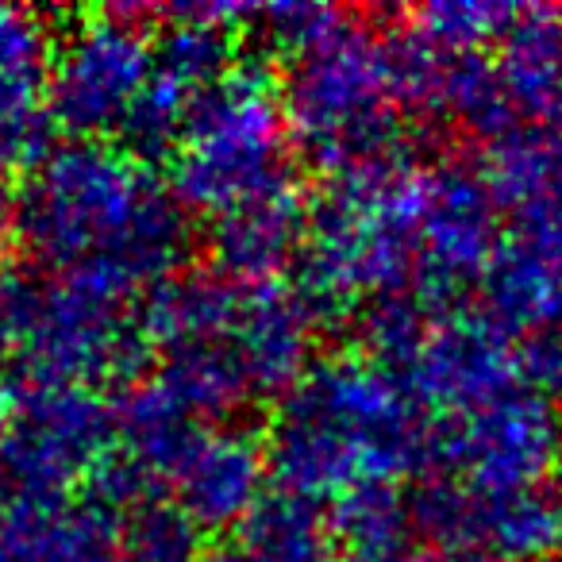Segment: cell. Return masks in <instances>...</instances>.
I'll list each match as a JSON object with an SVG mask.
<instances>
[{
    "label": "cell",
    "instance_id": "obj_24",
    "mask_svg": "<svg viewBox=\"0 0 562 562\" xmlns=\"http://www.w3.org/2000/svg\"><path fill=\"white\" fill-rule=\"evenodd\" d=\"M543 139H551L554 147H562V93L554 97L551 104H547L543 112H539V127H536Z\"/></svg>",
    "mask_w": 562,
    "mask_h": 562
},
{
    "label": "cell",
    "instance_id": "obj_10",
    "mask_svg": "<svg viewBox=\"0 0 562 562\" xmlns=\"http://www.w3.org/2000/svg\"><path fill=\"white\" fill-rule=\"evenodd\" d=\"M562 462V413L551 397L513 390L493 405L447 420L436 439V470L477 493L547 485Z\"/></svg>",
    "mask_w": 562,
    "mask_h": 562
},
{
    "label": "cell",
    "instance_id": "obj_7",
    "mask_svg": "<svg viewBox=\"0 0 562 562\" xmlns=\"http://www.w3.org/2000/svg\"><path fill=\"white\" fill-rule=\"evenodd\" d=\"M0 467L12 497L66 501L78 482H93L120 447L116 405L81 385H16Z\"/></svg>",
    "mask_w": 562,
    "mask_h": 562
},
{
    "label": "cell",
    "instance_id": "obj_22",
    "mask_svg": "<svg viewBox=\"0 0 562 562\" xmlns=\"http://www.w3.org/2000/svg\"><path fill=\"white\" fill-rule=\"evenodd\" d=\"M520 9L513 4H485V0H443V4H424L408 16V32L424 43L454 55H482V47L501 43L508 27L516 24Z\"/></svg>",
    "mask_w": 562,
    "mask_h": 562
},
{
    "label": "cell",
    "instance_id": "obj_17",
    "mask_svg": "<svg viewBox=\"0 0 562 562\" xmlns=\"http://www.w3.org/2000/svg\"><path fill=\"white\" fill-rule=\"evenodd\" d=\"M482 313L508 339L536 336L562 324V262L513 243L501 247L482 278Z\"/></svg>",
    "mask_w": 562,
    "mask_h": 562
},
{
    "label": "cell",
    "instance_id": "obj_5",
    "mask_svg": "<svg viewBox=\"0 0 562 562\" xmlns=\"http://www.w3.org/2000/svg\"><path fill=\"white\" fill-rule=\"evenodd\" d=\"M293 127L281 86L258 66L235 63L189 112L173 150L170 189L186 212L220 220L285 186Z\"/></svg>",
    "mask_w": 562,
    "mask_h": 562
},
{
    "label": "cell",
    "instance_id": "obj_12",
    "mask_svg": "<svg viewBox=\"0 0 562 562\" xmlns=\"http://www.w3.org/2000/svg\"><path fill=\"white\" fill-rule=\"evenodd\" d=\"M397 378L428 413L447 420H462L520 390L513 339L482 308H436Z\"/></svg>",
    "mask_w": 562,
    "mask_h": 562
},
{
    "label": "cell",
    "instance_id": "obj_21",
    "mask_svg": "<svg viewBox=\"0 0 562 562\" xmlns=\"http://www.w3.org/2000/svg\"><path fill=\"white\" fill-rule=\"evenodd\" d=\"M204 531L166 493L120 513V543L132 562H204Z\"/></svg>",
    "mask_w": 562,
    "mask_h": 562
},
{
    "label": "cell",
    "instance_id": "obj_4",
    "mask_svg": "<svg viewBox=\"0 0 562 562\" xmlns=\"http://www.w3.org/2000/svg\"><path fill=\"white\" fill-rule=\"evenodd\" d=\"M281 97L293 143L328 178L408 155L393 40L347 12L331 32L290 55Z\"/></svg>",
    "mask_w": 562,
    "mask_h": 562
},
{
    "label": "cell",
    "instance_id": "obj_3",
    "mask_svg": "<svg viewBox=\"0 0 562 562\" xmlns=\"http://www.w3.org/2000/svg\"><path fill=\"white\" fill-rule=\"evenodd\" d=\"M424 178V166L397 155L328 181L297 258V290L316 316L344 321L378 301L420 297Z\"/></svg>",
    "mask_w": 562,
    "mask_h": 562
},
{
    "label": "cell",
    "instance_id": "obj_9",
    "mask_svg": "<svg viewBox=\"0 0 562 562\" xmlns=\"http://www.w3.org/2000/svg\"><path fill=\"white\" fill-rule=\"evenodd\" d=\"M413 531L436 551H482L497 562L562 559V490L477 493L454 477H428L413 501Z\"/></svg>",
    "mask_w": 562,
    "mask_h": 562
},
{
    "label": "cell",
    "instance_id": "obj_26",
    "mask_svg": "<svg viewBox=\"0 0 562 562\" xmlns=\"http://www.w3.org/2000/svg\"><path fill=\"white\" fill-rule=\"evenodd\" d=\"M204 562H209V559H204Z\"/></svg>",
    "mask_w": 562,
    "mask_h": 562
},
{
    "label": "cell",
    "instance_id": "obj_1",
    "mask_svg": "<svg viewBox=\"0 0 562 562\" xmlns=\"http://www.w3.org/2000/svg\"><path fill=\"white\" fill-rule=\"evenodd\" d=\"M12 232L50 278H89L124 297L155 290L189 247L173 189L147 158L101 139H74L32 166Z\"/></svg>",
    "mask_w": 562,
    "mask_h": 562
},
{
    "label": "cell",
    "instance_id": "obj_6",
    "mask_svg": "<svg viewBox=\"0 0 562 562\" xmlns=\"http://www.w3.org/2000/svg\"><path fill=\"white\" fill-rule=\"evenodd\" d=\"M135 297L89 278H27L20 351L12 367L20 385H81L93 390L109 378H132L147 355Z\"/></svg>",
    "mask_w": 562,
    "mask_h": 562
},
{
    "label": "cell",
    "instance_id": "obj_13",
    "mask_svg": "<svg viewBox=\"0 0 562 562\" xmlns=\"http://www.w3.org/2000/svg\"><path fill=\"white\" fill-rule=\"evenodd\" d=\"M501 250V209L485 173L462 162L431 166L420 209V301L451 308L470 281H482Z\"/></svg>",
    "mask_w": 562,
    "mask_h": 562
},
{
    "label": "cell",
    "instance_id": "obj_16",
    "mask_svg": "<svg viewBox=\"0 0 562 562\" xmlns=\"http://www.w3.org/2000/svg\"><path fill=\"white\" fill-rule=\"evenodd\" d=\"M308 209L293 181L239 204L212 224V270L235 281H278L308 239Z\"/></svg>",
    "mask_w": 562,
    "mask_h": 562
},
{
    "label": "cell",
    "instance_id": "obj_8",
    "mask_svg": "<svg viewBox=\"0 0 562 562\" xmlns=\"http://www.w3.org/2000/svg\"><path fill=\"white\" fill-rule=\"evenodd\" d=\"M143 20L147 9H112L66 32L50 58V124L74 139H97L124 127L155 74V40Z\"/></svg>",
    "mask_w": 562,
    "mask_h": 562
},
{
    "label": "cell",
    "instance_id": "obj_25",
    "mask_svg": "<svg viewBox=\"0 0 562 562\" xmlns=\"http://www.w3.org/2000/svg\"><path fill=\"white\" fill-rule=\"evenodd\" d=\"M9 416H12L9 397H0V447H4V436H9Z\"/></svg>",
    "mask_w": 562,
    "mask_h": 562
},
{
    "label": "cell",
    "instance_id": "obj_19",
    "mask_svg": "<svg viewBox=\"0 0 562 562\" xmlns=\"http://www.w3.org/2000/svg\"><path fill=\"white\" fill-rule=\"evenodd\" d=\"M493 63L520 120H539L562 93V9H520Z\"/></svg>",
    "mask_w": 562,
    "mask_h": 562
},
{
    "label": "cell",
    "instance_id": "obj_15",
    "mask_svg": "<svg viewBox=\"0 0 562 562\" xmlns=\"http://www.w3.org/2000/svg\"><path fill=\"white\" fill-rule=\"evenodd\" d=\"M482 173L513 220L516 243L562 262V147L520 127L493 143Z\"/></svg>",
    "mask_w": 562,
    "mask_h": 562
},
{
    "label": "cell",
    "instance_id": "obj_23",
    "mask_svg": "<svg viewBox=\"0 0 562 562\" xmlns=\"http://www.w3.org/2000/svg\"><path fill=\"white\" fill-rule=\"evenodd\" d=\"M347 562H497L482 551H420V554H405L401 551H378V554H347Z\"/></svg>",
    "mask_w": 562,
    "mask_h": 562
},
{
    "label": "cell",
    "instance_id": "obj_11",
    "mask_svg": "<svg viewBox=\"0 0 562 562\" xmlns=\"http://www.w3.org/2000/svg\"><path fill=\"white\" fill-rule=\"evenodd\" d=\"M321 316L297 285L285 281H235L216 321L193 344H216L247 378L255 401L290 397L313 370ZM186 344V347H193ZM178 351V347H173ZM166 355V351H162Z\"/></svg>",
    "mask_w": 562,
    "mask_h": 562
},
{
    "label": "cell",
    "instance_id": "obj_18",
    "mask_svg": "<svg viewBox=\"0 0 562 562\" xmlns=\"http://www.w3.org/2000/svg\"><path fill=\"white\" fill-rule=\"evenodd\" d=\"M331 524L316 513L313 501L290 497H266L239 536L209 554V562H331Z\"/></svg>",
    "mask_w": 562,
    "mask_h": 562
},
{
    "label": "cell",
    "instance_id": "obj_20",
    "mask_svg": "<svg viewBox=\"0 0 562 562\" xmlns=\"http://www.w3.org/2000/svg\"><path fill=\"white\" fill-rule=\"evenodd\" d=\"M331 536L344 539L347 554L401 551L413 531V505L397 493V485H367L331 505Z\"/></svg>",
    "mask_w": 562,
    "mask_h": 562
},
{
    "label": "cell",
    "instance_id": "obj_14",
    "mask_svg": "<svg viewBox=\"0 0 562 562\" xmlns=\"http://www.w3.org/2000/svg\"><path fill=\"white\" fill-rule=\"evenodd\" d=\"M270 454L255 431L232 424H193L166 459L158 490L201 531L243 528L266 501Z\"/></svg>",
    "mask_w": 562,
    "mask_h": 562
},
{
    "label": "cell",
    "instance_id": "obj_2",
    "mask_svg": "<svg viewBox=\"0 0 562 562\" xmlns=\"http://www.w3.org/2000/svg\"><path fill=\"white\" fill-rule=\"evenodd\" d=\"M436 439L431 413L390 367L344 355L313 367L281 401L266 454L281 493L336 505L367 485L436 470Z\"/></svg>",
    "mask_w": 562,
    "mask_h": 562
}]
</instances>
